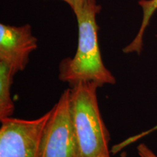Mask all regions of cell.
<instances>
[{
  "label": "cell",
  "instance_id": "1",
  "mask_svg": "<svg viewBox=\"0 0 157 157\" xmlns=\"http://www.w3.org/2000/svg\"><path fill=\"white\" fill-rule=\"evenodd\" d=\"M101 10L96 0H85L73 11L78 25L77 50L73 58L63 59L59 66V78L71 86L81 82H94L101 87L116 83L103 63L98 43L96 17Z\"/></svg>",
  "mask_w": 157,
  "mask_h": 157
},
{
  "label": "cell",
  "instance_id": "3",
  "mask_svg": "<svg viewBox=\"0 0 157 157\" xmlns=\"http://www.w3.org/2000/svg\"><path fill=\"white\" fill-rule=\"evenodd\" d=\"M51 110L31 120L5 118L1 120L0 157H39L45 127Z\"/></svg>",
  "mask_w": 157,
  "mask_h": 157
},
{
  "label": "cell",
  "instance_id": "6",
  "mask_svg": "<svg viewBox=\"0 0 157 157\" xmlns=\"http://www.w3.org/2000/svg\"><path fill=\"white\" fill-rule=\"evenodd\" d=\"M15 74L9 64L0 60V120L10 117L14 112L10 87Z\"/></svg>",
  "mask_w": 157,
  "mask_h": 157
},
{
  "label": "cell",
  "instance_id": "2",
  "mask_svg": "<svg viewBox=\"0 0 157 157\" xmlns=\"http://www.w3.org/2000/svg\"><path fill=\"white\" fill-rule=\"evenodd\" d=\"M94 82L71 86L70 108L77 143L78 157H110V135L102 119Z\"/></svg>",
  "mask_w": 157,
  "mask_h": 157
},
{
  "label": "cell",
  "instance_id": "9",
  "mask_svg": "<svg viewBox=\"0 0 157 157\" xmlns=\"http://www.w3.org/2000/svg\"><path fill=\"white\" fill-rule=\"evenodd\" d=\"M61 1L68 4L71 9L72 12H73L76 9H77L78 7H80L85 0H61Z\"/></svg>",
  "mask_w": 157,
  "mask_h": 157
},
{
  "label": "cell",
  "instance_id": "4",
  "mask_svg": "<svg viewBox=\"0 0 157 157\" xmlns=\"http://www.w3.org/2000/svg\"><path fill=\"white\" fill-rule=\"evenodd\" d=\"M70 95L71 89L65 90L51 109L43 134L39 157H78L71 114Z\"/></svg>",
  "mask_w": 157,
  "mask_h": 157
},
{
  "label": "cell",
  "instance_id": "7",
  "mask_svg": "<svg viewBox=\"0 0 157 157\" xmlns=\"http://www.w3.org/2000/svg\"><path fill=\"white\" fill-rule=\"evenodd\" d=\"M138 4L143 10V21L140 28L132 42L123 49L124 53L129 54L135 52L138 55L141 53L143 50V35L145 31L150 23L153 15L157 10V0H140Z\"/></svg>",
  "mask_w": 157,
  "mask_h": 157
},
{
  "label": "cell",
  "instance_id": "8",
  "mask_svg": "<svg viewBox=\"0 0 157 157\" xmlns=\"http://www.w3.org/2000/svg\"><path fill=\"white\" fill-rule=\"evenodd\" d=\"M137 153L140 157H157V155L144 143H140L137 148Z\"/></svg>",
  "mask_w": 157,
  "mask_h": 157
},
{
  "label": "cell",
  "instance_id": "5",
  "mask_svg": "<svg viewBox=\"0 0 157 157\" xmlns=\"http://www.w3.org/2000/svg\"><path fill=\"white\" fill-rule=\"evenodd\" d=\"M37 43L29 24H0V60L9 64L15 73L25 69L29 56L37 48Z\"/></svg>",
  "mask_w": 157,
  "mask_h": 157
}]
</instances>
